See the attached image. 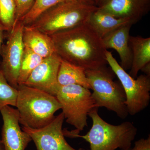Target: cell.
<instances>
[{"mask_svg": "<svg viewBox=\"0 0 150 150\" xmlns=\"http://www.w3.org/2000/svg\"><path fill=\"white\" fill-rule=\"evenodd\" d=\"M15 1L17 9L16 24L29 11L32 7L34 0H15Z\"/></svg>", "mask_w": 150, "mask_h": 150, "instance_id": "obj_22", "label": "cell"}, {"mask_svg": "<svg viewBox=\"0 0 150 150\" xmlns=\"http://www.w3.org/2000/svg\"><path fill=\"white\" fill-rule=\"evenodd\" d=\"M98 8L79 0L63 2L49 9L26 26L51 35L88 22Z\"/></svg>", "mask_w": 150, "mask_h": 150, "instance_id": "obj_4", "label": "cell"}, {"mask_svg": "<svg viewBox=\"0 0 150 150\" xmlns=\"http://www.w3.org/2000/svg\"><path fill=\"white\" fill-rule=\"evenodd\" d=\"M43 59L30 49L24 47L18 80V85L24 84L33 71Z\"/></svg>", "mask_w": 150, "mask_h": 150, "instance_id": "obj_18", "label": "cell"}, {"mask_svg": "<svg viewBox=\"0 0 150 150\" xmlns=\"http://www.w3.org/2000/svg\"><path fill=\"white\" fill-rule=\"evenodd\" d=\"M129 40L132 54V65L129 74L136 79L139 71L150 63V38L130 35Z\"/></svg>", "mask_w": 150, "mask_h": 150, "instance_id": "obj_15", "label": "cell"}, {"mask_svg": "<svg viewBox=\"0 0 150 150\" xmlns=\"http://www.w3.org/2000/svg\"><path fill=\"white\" fill-rule=\"evenodd\" d=\"M61 61L56 53L44 58L23 84L56 96L59 86L57 76Z\"/></svg>", "mask_w": 150, "mask_h": 150, "instance_id": "obj_10", "label": "cell"}, {"mask_svg": "<svg viewBox=\"0 0 150 150\" xmlns=\"http://www.w3.org/2000/svg\"><path fill=\"white\" fill-rule=\"evenodd\" d=\"M132 24L119 28L103 38L106 49L112 48L118 52L121 59V67L127 71L131 69L132 62V51L129 44V32Z\"/></svg>", "mask_w": 150, "mask_h": 150, "instance_id": "obj_13", "label": "cell"}, {"mask_svg": "<svg viewBox=\"0 0 150 150\" xmlns=\"http://www.w3.org/2000/svg\"><path fill=\"white\" fill-rule=\"evenodd\" d=\"M131 148H129V149H123V150H131Z\"/></svg>", "mask_w": 150, "mask_h": 150, "instance_id": "obj_29", "label": "cell"}, {"mask_svg": "<svg viewBox=\"0 0 150 150\" xmlns=\"http://www.w3.org/2000/svg\"><path fill=\"white\" fill-rule=\"evenodd\" d=\"M64 120L62 112L43 128L35 129L23 126L21 128L29 134L37 150H85L76 149L66 141L62 129Z\"/></svg>", "mask_w": 150, "mask_h": 150, "instance_id": "obj_9", "label": "cell"}, {"mask_svg": "<svg viewBox=\"0 0 150 150\" xmlns=\"http://www.w3.org/2000/svg\"><path fill=\"white\" fill-rule=\"evenodd\" d=\"M98 109L95 108L89 113L92 126L86 135L73 134L64 130L65 137L83 139L90 144L91 150H123L131 148L137 132L134 124L129 121L118 125L110 124L100 117Z\"/></svg>", "mask_w": 150, "mask_h": 150, "instance_id": "obj_2", "label": "cell"}, {"mask_svg": "<svg viewBox=\"0 0 150 150\" xmlns=\"http://www.w3.org/2000/svg\"><path fill=\"white\" fill-rule=\"evenodd\" d=\"M22 39L24 47L43 59L56 53L51 36L37 30L24 26Z\"/></svg>", "mask_w": 150, "mask_h": 150, "instance_id": "obj_14", "label": "cell"}, {"mask_svg": "<svg viewBox=\"0 0 150 150\" xmlns=\"http://www.w3.org/2000/svg\"><path fill=\"white\" fill-rule=\"evenodd\" d=\"M17 95V89L8 83L0 70V111L7 105L16 107Z\"/></svg>", "mask_w": 150, "mask_h": 150, "instance_id": "obj_21", "label": "cell"}, {"mask_svg": "<svg viewBox=\"0 0 150 150\" xmlns=\"http://www.w3.org/2000/svg\"><path fill=\"white\" fill-rule=\"evenodd\" d=\"M98 1H100V3H101V4H101V6H102L105 3H106L107 1H108V0H98Z\"/></svg>", "mask_w": 150, "mask_h": 150, "instance_id": "obj_28", "label": "cell"}, {"mask_svg": "<svg viewBox=\"0 0 150 150\" xmlns=\"http://www.w3.org/2000/svg\"><path fill=\"white\" fill-rule=\"evenodd\" d=\"M56 97L66 122L76 129L70 132L79 134L87 126L89 113L96 108L92 93L78 85L59 86Z\"/></svg>", "mask_w": 150, "mask_h": 150, "instance_id": "obj_6", "label": "cell"}, {"mask_svg": "<svg viewBox=\"0 0 150 150\" xmlns=\"http://www.w3.org/2000/svg\"><path fill=\"white\" fill-rule=\"evenodd\" d=\"M0 112L3 121L1 141L6 150H25L32 140L20 126L18 110L7 105Z\"/></svg>", "mask_w": 150, "mask_h": 150, "instance_id": "obj_11", "label": "cell"}, {"mask_svg": "<svg viewBox=\"0 0 150 150\" xmlns=\"http://www.w3.org/2000/svg\"><path fill=\"white\" fill-rule=\"evenodd\" d=\"M0 150H6L1 140H0Z\"/></svg>", "mask_w": 150, "mask_h": 150, "instance_id": "obj_27", "label": "cell"}, {"mask_svg": "<svg viewBox=\"0 0 150 150\" xmlns=\"http://www.w3.org/2000/svg\"><path fill=\"white\" fill-rule=\"evenodd\" d=\"M24 27L21 22H18L8 34L7 41L1 48L0 70L8 83L16 89L18 86V80L24 49L22 39Z\"/></svg>", "mask_w": 150, "mask_h": 150, "instance_id": "obj_8", "label": "cell"}, {"mask_svg": "<svg viewBox=\"0 0 150 150\" xmlns=\"http://www.w3.org/2000/svg\"><path fill=\"white\" fill-rule=\"evenodd\" d=\"M88 22L102 38L119 28L134 24L129 20L116 18L98 9L91 15Z\"/></svg>", "mask_w": 150, "mask_h": 150, "instance_id": "obj_17", "label": "cell"}, {"mask_svg": "<svg viewBox=\"0 0 150 150\" xmlns=\"http://www.w3.org/2000/svg\"><path fill=\"white\" fill-rule=\"evenodd\" d=\"M62 60L83 68L96 69L108 64L102 38L89 22L50 35Z\"/></svg>", "mask_w": 150, "mask_h": 150, "instance_id": "obj_1", "label": "cell"}, {"mask_svg": "<svg viewBox=\"0 0 150 150\" xmlns=\"http://www.w3.org/2000/svg\"><path fill=\"white\" fill-rule=\"evenodd\" d=\"M80 1L87 3V4H90L93 5V0H80Z\"/></svg>", "mask_w": 150, "mask_h": 150, "instance_id": "obj_26", "label": "cell"}, {"mask_svg": "<svg viewBox=\"0 0 150 150\" xmlns=\"http://www.w3.org/2000/svg\"><path fill=\"white\" fill-rule=\"evenodd\" d=\"M148 4V0H108L98 10L116 18L129 20L135 24L146 12Z\"/></svg>", "mask_w": 150, "mask_h": 150, "instance_id": "obj_12", "label": "cell"}, {"mask_svg": "<svg viewBox=\"0 0 150 150\" xmlns=\"http://www.w3.org/2000/svg\"><path fill=\"white\" fill-rule=\"evenodd\" d=\"M16 12L15 0H0V25L8 34L15 26Z\"/></svg>", "mask_w": 150, "mask_h": 150, "instance_id": "obj_19", "label": "cell"}, {"mask_svg": "<svg viewBox=\"0 0 150 150\" xmlns=\"http://www.w3.org/2000/svg\"><path fill=\"white\" fill-rule=\"evenodd\" d=\"M4 32L3 28L0 25V57H1V48L3 44V41L4 38ZM0 63H1V60H0Z\"/></svg>", "mask_w": 150, "mask_h": 150, "instance_id": "obj_24", "label": "cell"}, {"mask_svg": "<svg viewBox=\"0 0 150 150\" xmlns=\"http://www.w3.org/2000/svg\"><path fill=\"white\" fill-rule=\"evenodd\" d=\"M141 71L145 73V74L150 76V63L146 65Z\"/></svg>", "mask_w": 150, "mask_h": 150, "instance_id": "obj_25", "label": "cell"}, {"mask_svg": "<svg viewBox=\"0 0 150 150\" xmlns=\"http://www.w3.org/2000/svg\"><path fill=\"white\" fill-rule=\"evenodd\" d=\"M70 1L73 0H34L31 8L19 21L24 26L29 25L52 7L59 3Z\"/></svg>", "mask_w": 150, "mask_h": 150, "instance_id": "obj_20", "label": "cell"}, {"mask_svg": "<svg viewBox=\"0 0 150 150\" xmlns=\"http://www.w3.org/2000/svg\"><path fill=\"white\" fill-rule=\"evenodd\" d=\"M86 76L93 91L92 96L96 107H104L115 112L121 119L129 113L126 105V97L121 83L113 80L114 73L105 67L85 71Z\"/></svg>", "mask_w": 150, "mask_h": 150, "instance_id": "obj_5", "label": "cell"}, {"mask_svg": "<svg viewBox=\"0 0 150 150\" xmlns=\"http://www.w3.org/2000/svg\"><path fill=\"white\" fill-rule=\"evenodd\" d=\"M85 71L81 67L62 59L57 76L58 84L60 86L78 85L91 89Z\"/></svg>", "mask_w": 150, "mask_h": 150, "instance_id": "obj_16", "label": "cell"}, {"mask_svg": "<svg viewBox=\"0 0 150 150\" xmlns=\"http://www.w3.org/2000/svg\"><path fill=\"white\" fill-rule=\"evenodd\" d=\"M131 150H150V135L146 139L142 138L136 141Z\"/></svg>", "mask_w": 150, "mask_h": 150, "instance_id": "obj_23", "label": "cell"}, {"mask_svg": "<svg viewBox=\"0 0 150 150\" xmlns=\"http://www.w3.org/2000/svg\"><path fill=\"white\" fill-rule=\"evenodd\" d=\"M16 107L23 126L40 129L49 124L61 109L56 96L24 84L18 85Z\"/></svg>", "mask_w": 150, "mask_h": 150, "instance_id": "obj_3", "label": "cell"}, {"mask_svg": "<svg viewBox=\"0 0 150 150\" xmlns=\"http://www.w3.org/2000/svg\"><path fill=\"white\" fill-rule=\"evenodd\" d=\"M107 63L119 79L126 94V105L129 114L136 115L145 109L150 100V76L142 74L134 79L126 72L107 51Z\"/></svg>", "mask_w": 150, "mask_h": 150, "instance_id": "obj_7", "label": "cell"}]
</instances>
